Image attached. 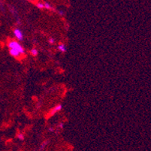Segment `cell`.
I'll return each mask as SVG.
<instances>
[{
    "mask_svg": "<svg viewBox=\"0 0 151 151\" xmlns=\"http://www.w3.org/2000/svg\"><path fill=\"white\" fill-rule=\"evenodd\" d=\"M0 141H1V138H0Z\"/></svg>",
    "mask_w": 151,
    "mask_h": 151,
    "instance_id": "obj_16",
    "label": "cell"
},
{
    "mask_svg": "<svg viewBox=\"0 0 151 151\" xmlns=\"http://www.w3.org/2000/svg\"><path fill=\"white\" fill-rule=\"evenodd\" d=\"M29 1H34V0H29Z\"/></svg>",
    "mask_w": 151,
    "mask_h": 151,
    "instance_id": "obj_15",
    "label": "cell"
},
{
    "mask_svg": "<svg viewBox=\"0 0 151 151\" xmlns=\"http://www.w3.org/2000/svg\"><path fill=\"white\" fill-rule=\"evenodd\" d=\"M49 130H50V132H54V128H49Z\"/></svg>",
    "mask_w": 151,
    "mask_h": 151,
    "instance_id": "obj_14",
    "label": "cell"
},
{
    "mask_svg": "<svg viewBox=\"0 0 151 151\" xmlns=\"http://www.w3.org/2000/svg\"><path fill=\"white\" fill-rule=\"evenodd\" d=\"M9 53L12 56L14 57H19L21 56L22 54L20 53L19 51H17V50H15V49H12V48H10V50H9Z\"/></svg>",
    "mask_w": 151,
    "mask_h": 151,
    "instance_id": "obj_3",
    "label": "cell"
},
{
    "mask_svg": "<svg viewBox=\"0 0 151 151\" xmlns=\"http://www.w3.org/2000/svg\"><path fill=\"white\" fill-rule=\"evenodd\" d=\"M59 126H60V128H62L63 127H64V125H63V123H60V125H59Z\"/></svg>",
    "mask_w": 151,
    "mask_h": 151,
    "instance_id": "obj_13",
    "label": "cell"
},
{
    "mask_svg": "<svg viewBox=\"0 0 151 151\" xmlns=\"http://www.w3.org/2000/svg\"><path fill=\"white\" fill-rule=\"evenodd\" d=\"M14 34H15V37L17 38L18 40H20V41L23 40V34L21 29H15V30H14Z\"/></svg>",
    "mask_w": 151,
    "mask_h": 151,
    "instance_id": "obj_2",
    "label": "cell"
},
{
    "mask_svg": "<svg viewBox=\"0 0 151 151\" xmlns=\"http://www.w3.org/2000/svg\"><path fill=\"white\" fill-rule=\"evenodd\" d=\"M49 43L51 44H54L55 43V40L53 38H49Z\"/></svg>",
    "mask_w": 151,
    "mask_h": 151,
    "instance_id": "obj_11",
    "label": "cell"
},
{
    "mask_svg": "<svg viewBox=\"0 0 151 151\" xmlns=\"http://www.w3.org/2000/svg\"><path fill=\"white\" fill-rule=\"evenodd\" d=\"M30 53H31V54L32 56H36L38 55V51L37 49H32V50H31Z\"/></svg>",
    "mask_w": 151,
    "mask_h": 151,
    "instance_id": "obj_6",
    "label": "cell"
},
{
    "mask_svg": "<svg viewBox=\"0 0 151 151\" xmlns=\"http://www.w3.org/2000/svg\"><path fill=\"white\" fill-rule=\"evenodd\" d=\"M44 7L47 9H52V6L50 5V3H48V2H44Z\"/></svg>",
    "mask_w": 151,
    "mask_h": 151,
    "instance_id": "obj_7",
    "label": "cell"
},
{
    "mask_svg": "<svg viewBox=\"0 0 151 151\" xmlns=\"http://www.w3.org/2000/svg\"><path fill=\"white\" fill-rule=\"evenodd\" d=\"M58 49L60 50V51L62 52V53H65V52L67 50L66 47V45H65L64 44H60L58 46Z\"/></svg>",
    "mask_w": 151,
    "mask_h": 151,
    "instance_id": "obj_5",
    "label": "cell"
},
{
    "mask_svg": "<svg viewBox=\"0 0 151 151\" xmlns=\"http://www.w3.org/2000/svg\"><path fill=\"white\" fill-rule=\"evenodd\" d=\"M17 138H18L21 141H23V140H24V136H23V134H21V133H19V134H17Z\"/></svg>",
    "mask_w": 151,
    "mask_h": 151,
    "instance_id": "obj_10",
    "label": "cell"
},
{
    "mask_svg": "<svg viewBox=\"0 0 151 151\" xmlns=\"http://www.w3.org/2000/svg\"><path fill=\"white\" fill-rule=\"evenodd\" d=\"M8 47H9V48H12V49L17 50V51L20 52L21 54H24V53H25L23 47H22L18 42H16V41H10V42L8 43Z\"/></svg>",
    "mask_w": 151,
    "mask_h": 151,
    "instance_id": "obj_1",
    "label": "cell"
},
{
    "mask_svg": "<svg viewBox=\"0 0 151 151\" xmlns=\"http://www.w3.org/2000/svg\"><path fill=\"white\" fill-rule=\"evenodd\" d=\"M58 14L60 15H61V16H62V15H64V11H59Z\"/></svg>",
    "mask_w": 151,
    "mask_h": 151,
    "instance_id": "obj_12",
    "label": "cell"
},
{
    "mask_svg": "<svg viewBox=\"0 0 151 151\" xmlns=\"http://www.w3.org/2000/svg\"><path fill=\"white\" fill-rule=\"evenodd\" d=\"M36 6H37L38 9H43L44 7V4L43 3H41V2H38L37 5H36Z\"/></svg>",
    "mask_w": 151,
    "mask_h": 151,
    "instance_id": "obj_9",
    "label": "cell"
},
{
    "mask_svg": "<svg viewBox=\"0 0 151 151\" xmlns=\"http://www.w3.org/2000/svg\"><path fill=\"white\" fill-rule=\"evenodd\" d=\"M48 141H45V142L42 143V144L41 145V147H40V149L39 150H42L44 149L46 146H47V144H48Z\"/></svg>",
    "mask_w": 151,
    "mask_h": 151,
    "instance_id": "obj_8",
    "label": "cell"
},
{
    "mask_svg": "<svg viewBox=\"0 0 151 151\" xmlns=\"http://www.w3.org/2000/svg\"><path fill=\"white\" fill-rule=\"evenodd\" d=\"M62 105H56V107H55V108L52 110L51 111H50V116H53V115L56 114V113L62 110Z\"/></svg>",
    "mask_w": 151,
    "mask_h": 151,
    "instance_id": "obj_4",
    "label": "cell"
}]
</instances>
